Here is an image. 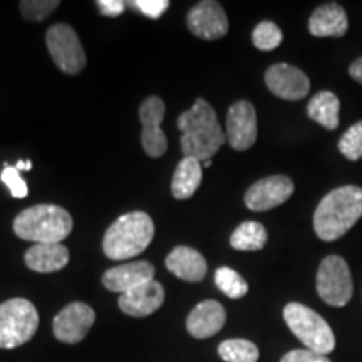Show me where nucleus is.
I'll return each instance as SVG.
<instances>
[{
  "label": "nucleus",
  "mask_w": 362,
  "mask_h": 362,
  "mask_svg": "<svg viewBox=\"0 0 362 362\" xmlns=\"http://www.w3.org/2000/svg\"><path fill=\"white\" fill-rule=\"evenodd\" d=\"M39 312L27 298H11L0 304V349H16L35 336Z\"/></svg>",
  "instance_id": "6"
},
{
  "label": "nucleus",
  "mask_w": 362,
  "mask_h": 362,
  "mask_svg": "<svg viewBox=\"0 0 362 362\" xmlns=\"http://www.w3.org/2000/svg\"><path fill=\"white\" fill-rule=\"evenodd\" d=\"M166 269L185 282H202L208 265L205 257L192 247H176L166 257Z\"/></svg>",
  "instance_id": "19"
},
{
  "label": "nucleus",
  "mask_w": 362,
  "mask_h": 362,
  "mask_svg": "<svg viewBox=\"0 0 362 362\" xmlns=\"http://www.w3.org/2000/svg\"><path fill=\"white\" fill-rule=\"evenodd\" d=\"M218 354L225 362H257L260 351L245 339H228L218 346Z\"/></svg>",
  "instance_id": "24"
},
{
  "label": "nucleus",
  "mask_w": 362,
  "mask_h": 362,
  "mask_svg": "<svg viewBox=\"0 0 362 362\" xmlns=\"http://www.w3.org/2000/svg\"><path fill=\"white\" fill-rule=\"evenodd\" d=\"M349 74L352 79L357 81L359 84H362V57L356 59V61L352 62L349 67Z\"/></svg>",
  "instance_id": "33"
},
{
  "label": "nucleus",
  "mask_w": 362,
  "mask_h": 362,
  "mask_svg": "<svg viewBox=\"0 0 362 362\" xmlns=\"http://www.w3.org/2000/svg\"><path fill=\"white\" fill-rule=\"evenodd\" d=\"M284 319L293 336L304 344L305 349L322 356H327L336 349L334 330L325 322L324 317H320L307 305L291 302L285 305Z\"/></svg>",
  "instance_id": "5"
},
{
  "label": "nucleus",
  "mask_w": 362,
  "mask_h": 362,
  "mask_svg": "<svg viewBox=\"0 0 362 362\" xmlns=\"http://www.w3.org/2000/svg\"><path fill=\"white\" fill-rule=\"evenodd\" d=\"M178 129L181 131L180 141L185 158H194L200 163L211 160L226 141L216 112L205 99H197L188 111L181 112Z\"/></svg>",
  "instance_id": "1"
},
{
  "label": "nucleus",
  "mask_w": 362,
  "mask_h": 362,
  "mask_svg": "<svg viewBox=\"0 0 362 362\" xmlns=\"http://www.w3.org/2000/svg\"><path fill=\"white\" fill-rule=\"evenodd\" d=\"M280 362H330L327 356L317 354L309 349H293L287 352Z\"/></svg>",
  "instance_id": "31"
},
{
  "label": "nucleus",
  "mask_w": 362,
  "mask_h": 362,
  "mask_svg": "<svg viewBox=\"0 0 362 362\" xmlns=\"http://www.w3.org/2000/svg\"><path fill=\"white\" fill-rule=\"evenodd\" d=\"M59 7L57 0H24L21 2V12L27 21L40 22Z\"/></svg>",
  "instance_id": "28"
},
{
  "label": "nucleus",
  "mask_w": 362,
  "mask_h": 362,
  "mask_svg": "<svg viewBox=\"0 0 362 362\" xmlns=\"http://www.w3.org/2000/svg\"><path fill=\"white\" fill-rule=\"evenodd\" d=\"M265 84L272 94L285 101H300L310 90V81L305 72L284 62L267 69Z\"/></svg>",
  "instance_id": "12"
},
{
  "label": "nucleus",
  "mask_w": 362,
  "mask_h": 362,
  "mask_svg": "<svg viewBox=\"0 0 362 362\" xmlns=\"http://www.w3.org/2000/svg\"><path fill=\"white\" fill-rule=\"evenodd\" d=\"M226 322L223 305L216 300H203L189 312L187 329L194 339H208L218 334Z\"/></svg>",
  "instance_id": "17"
},
{
  "label": "nucleus",
  "mask_w": 362,
  "mask_h": 362,
  "mask_svg": "<svg viewBox=\"0 0 362 362\" xmlns=\"http://www.w3.org/2000/svg\"><path fill=\"white\" fill-rule=\"evenodd\" d=\"M211 165V160H208V161H205V163H202V166H205V168H208V166Z\"/></svg>",
  "instance_id": "35"
},
{
  "label": "nucleus",
  "mask_w": 362,
  "mask_h": 362,
  "mask_svg": "<svg viewBox=\"0 0 362 362\" xmlns=\"http://www.w3.org/2000/svg\"><path fill=\"white\" fill-rule=\"evenodd\" d=\"M0 178H2L4 185L11 189L13 198H25L27 193H29L25 181L22 180L19 170H17L16 166H11V165L4 166V171L2 175H0Z\"/></svg>",
  "instance_id": "29"
},
{
  "label": "nucleus",
  "mask_w": 362,
  "mask_h": 362,
  "mask_svg": "<svg viewBox=\"0 0 362 362\" xmlns=\"http://www.w3.org/2000/svg\"><path fill=\"white\" fill-rule=\"evenodd\" d=\"M362 216V188L356 185L339 187L325 194L315 208L314 230L324 242L341 238Z\"/></svg>",
  "instance_id": "2"
},
{
  "label": "nucleus",
  "mask_w": 362,
  "mask_h": 362,
  "mask_svg": "<svg viewBox=\"0 0 362 362\" xmlns=\"http://www.w3.org/2000/svg\"><path fill=\"white\" fill-rule=\"evenodd\" d=\"M339 112L341 101L330 90H320L307 104V116L329 131L339 128Z\"/></svg>",
  "instance_id": "22"
},
{
  "label": "nucleus",
  "mask_w": 362,
  "mask_h": 362,
  "mask_svg": "<svg viewBox=\"0 0 362 362\" xmlns=\"http://www.w3.org/2000/svg\"><path fill=\"white\" fill-rule=\"evenodd\" d=\"M317 293L327 305L344 307L354 293L352 275L347 262L339 255H329L317 270Z\"/></svg>",
  "instance_id": "7"
},
{
  "label": "nucleus",
  "mask_w": 362,
  "mask_h": 362,
  "mask_svg": "<svg viewBox=\"0 0 362 362\" xmlns=\"http://www.w3.org/2000/svg\"><path fill=\"white\" fill-rule=\"evenodd\" d=\"M267 240H269V235H267L264 225L259 221H243L230 237V245L235 250L255 252L262 250L267 245Z\"/></svg>",
  "instance_id": "23"
},
{
  "label": "nucleus",
  "mask_w": 362,
  "mask_h": 362,
  "mask_svg": "<svg viewBox=\"0 0 362 362\" xmlns=\"http://www.w3.org/2000/svg\"><path fill=\"white\" fill-rule=\"evenodd\" d=\"M257 111L250 101H237L226 115V141L237 151H247L257 141Z\"/></svg>",
  "instance_id": "11"
},
{
  "label": "nucleus",
  "mask_w": 362,
  "mask_h": 362,
  "mask_svg": "<svg viewBox=\"0 0 362 362\" xmlns=\"http://www.w3.org/2000/svg\"><path fill=\"white\" fill-rule=\"evenodd\" d=\"M49 54L66 74H78L86 66V52L76 30L67 24H54L45 34Z\"/></svg>",
  "instance_id": "8"
},
{
  "label": "nucleus",
  "mask_w": 362,
  "mask_h": 362,
  "mask_svg": "<svg viewBox=\"0 0 362 362\" xmlns=\"http://www.w3.org/2000/svg\"><path fill=\"white\" fill-rule=\"evenodd\" d=\"M155 280V267L149 262H131V264L116 265L106 270L103 275V285L111 292H128L139 285Z\"/></svg>",
  "instance_id": "16"
},
{
  "label": "nucleus",
  "mask_w": 362,
  "mask_h": 362,
  "mask_svg": "<svg viewBox=\"0 0 362 362\" xmlns=\"http://www.w3.org/2000/svg\"><path fill=\"white\" fill-rule=\"evenodd\" d=\"M347 29V13L336 2L317 7L309 19V33L314 37H342Z\"/></svg>",
  "instance_id": "18"
},
{
  "label": "nucleus",
  "mask_w": 362,
  "mask_h": 362,
  "mask_svg": "<svg viewBox=\"0 0 362 362\" xmlns=\"http://www.w3.org/2000/svg\"><path fill=\"white\" fill-rule=\"evenodd\" d=\"M131 6L138 8L149 19H160L163 13L168 11L170 2L168 0H134V2H131Z\"/></svg>",
  "instance_id": "30"
},
{
  "label": "nucleus",
  "mask_w": 362,
  "mask_h": 362,
  "mask_svg": "<svg viewBox=\"0 0 362 362\" xmlns=\"http://www.w3.org/2000/svg\"><path fill=\"white\" fill-rule=\"evenodd\" d=\"M99 12L106 17L121 16L126 11V4L121 0H99L98 2Z\"/></svg>",
  "instance_id": "32"
},
{
  "label": "nucleus",
  "mask_w": 362,
  "mask_h": 362,
  "mask_svg": "<svg viewBox=\"0 0 362 362\" xmlns=\"http://www.w3.org/2000/svg\"><path fill=\"white\" fill-rule=\"evenodd\" d=\"M215 284L226 297L233 298V300L245 297L248 292L247 280L238 272L230 269V267H220V269H216Z\"/></svg>",
  "instance_id": "25"
},
{
  "label": "nucleus",
  "mask_w": 362,
  "mask_h": 362,
  "mask_svg": "<svg viewBox=\"0 0 362 362\" xmlns=\"http://www.w3.org/2000/svg\"><path fill=\"white\" fill-rule=\"evenodd\" d=\"M339 151L349 161H359L362 158V121L352 124L339 139Z\"/></svg>",
  "instance_id": "27"
},
{
  "label": "nucleus",
  "mask_w": 362,
  "mask_h": 362,
  "mask_svg": "<svg viewBox=\"0 0 362 362\" xmlns=\"http://www.w3.org/2000/svg\"><path fill=\"white\" fill-rule=\"evenodd\" d=\"M282 40H284V34L282 30H280V27L270 21L260 22L252 33L253 45H255L259 51H264V52L277 49L279 45L282 44Z\"/></svg>",
  "instance_id": "26"
},
{
  "label": "nucleus",
  "mask_w": 362,
  "mask_h": 362,
  "mask_svg": "<svg viewBox=\"0 0 362 362\" xmlns=\"http://www.w3.org/2000/svg\"><path fill=\"white\" fill-rule=\"evenodd\" d=\"M165 117V103L161 98L149 96L139 106V121H141V144L148 156L161 158L168 149V139L163 133L161 123Z\"/></svg>",
  "instance_id": "9"
},
{
  "label": "nucleus",
  "mask_w": 362,
  "mask_h": 362,
  "mask_svg": "<svg viewBox=\"0 0 362 362\" xmlns=\"http://www.w3.org/2000/svg\"><path fill=\"white\" fill-rule=\"evenodd\" d=\"M155 237V223L144 211L119 216L103 238V250L111 260H129L143 253Z\"/></svg>",
  "instance_id": "3"
},
{
  "label": "nucleus",
  "mask_w": 362,
  "mask_h": 362,
  "mask_svg": "<svg viewBox=\"0 0 362 362\" xmlns=\"http://www.w3.org/2000/svg\"><path fill=\"white\" fill-rule=\"evenodd\" d=\"M187 24L193 35L205 40L221 39L228 33V17L223 7L214 0L197 4L188 12Z\"/></svg>",
  "instance_id": "14"
},
{
  "label": "nucleus",
  "mask_w": 362,
  "mask_h": 362,
  "mask_svg": "<svg viewBox=\"0 0 362 362\" xmlns=\"http://www.w3.org/2000/svg\"><path fill=\"white\" fill-rule=\"evenodd\" d=\"M13 232L34 243H62L72 232V216L57 205H35L16 216Z\"/></svg>",
  "instance_id": "4"
},
{
  "label": "nucleus",
  "mask_w": 362,
  "mask_h": 362,
  "mask_svg": "<svg viewBox=\"0 0 362 362\" xmlns=\"http://www.w3.org/2000/svg\"><path fill=\"white\" fill-rule=\"evenodd\" d=\"M16 168L17 170H25V171H29L30 168H33V161H29V160H27V161H22V160H19V161H17V165H16Z\"/></svg>",
  "instance_id": "34"
},
{
  "label": "nucleus",
  "mask_w": 362,
  "mask_h": 362,
  "mask_svg": "<svg viewBox=\"0 0 362 362\" xmlns=\"http://www.w3.org/2000/svg\"><path fill=\"white\" fill-rule=\"evenodd\" d=\"M25 265L39 274H52L69 264V250L62 243H34L25 252Z\"/></svg>",
  "instance_id": "20"
},
{
  "label": "nucleus",
  "mask_w": 362,
  "mask_h": 362,
  "mask_svg": "<svg viewBox=\"0 0 362 362\" xmlns=\"http://www.w3.org/2000/svg\"><path fill=\"white\" fill-rule=\"evenodd\" d=\"M94 320H96V312L93 307L83 302H72L54 317V336L61 342L78 344L88 336Z\"/></svg>",
  "instance_id": "10"
},
{
  "label": "nucleus",
  "mask_w": 362,
  "mask_h": 362,
  "mask_svg": "<svg viewBox=\"0 0 362 362\" xmlns=\"http://www.w3.org/2000/svg\"><path fill=\"white\" fill-rule=\"evenodd\" d=\"M202 170V163L194 158H183L178 163L171 181V193L176 200H188L197 193L203 178Z\"/></svg>",
  "instance_id": "21"
},
{
  "label": "nucleus",
  "mask_w": 362,
  "mask_h": 362,
  "mask_svg": "<svg viewBox=\"0 0 362 362\" xmlns=\"http://www.w3.org/2000/svg\"><path fill=\"white\" fill-rule=\"evenodd\" d=\"M165 302V288L156 280L139 285L121 293L119 309L131 317H148L160 309Z\"/></svg>",
  "instance_id": "15"
},
{
  "label": "nucleus",
  "mask_w": 362,
  "mask_h": 362,
  "mask_svg": "<svg viewBox=\"0 0 362 362\" xmlns=\"http://www.w3.org/2000/svg\"><path fill=\"white\" fill-rule=\"evenodd\" d=\"M293 181L285 175L267 176L253 183L245 193V205L252 211H267L282 205L293 194Z\"/></svg>",
  "instance_id": "13"
}]
</instances>
